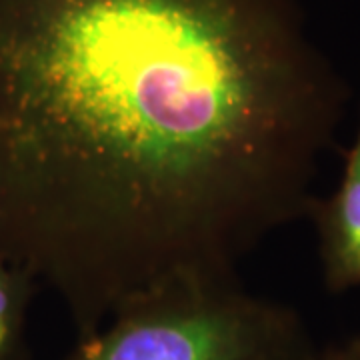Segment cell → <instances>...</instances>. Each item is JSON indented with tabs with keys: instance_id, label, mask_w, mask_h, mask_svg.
Returning a JSON list of instances; mask_svg holds the SVG:
<instances>
[{
	"instance_id": "cell-1",
	"label": "cell",
	"mask_w": 360,
	"mask_h": 360,
	"mask_svg": "<svg viewBox=\"0 0 360 360\" xmlns=\"http://www.w3.org/2000/svg\"><path fill=\"white\" fill-rule=\"evenodd\" d=\"M348 98L298 0H0V238L89 338L310 219Z\"/></svg>"
},
{
	"instance_id": "cell-2",
	"label": "cell",
	"mask_w": 360,
	"mask_h": 360,
	"mask_svg": "<svg viewBox=\"0 0 360 360\" xmlns=\"http://www.w3.org/2000/svg\"><path fill=\"white\" fill-rule=\"evenodd\" d=\"M292 307L236 276H174L124 300L66 360H316Z\"/></svg>"
},
{
	"instance_id": "cell-3",
	"label": "cell",
	"mask_w": 360,
	"mask_h": 360,
	"mask_svg": "<svg viewBox=\"0 0 360 360\" xmlns=\"http://www.w3.org/2000/svg\"><path fill=\"white\" fill-rule=\"evenodd\" d=\"M319 234L322 278L330 292L360 288V122L336 191L310 212Z\"/></svg>"
},
{
	"instance_id": "cell-4",
	"label": "cell",
	"mask_w": 360,
	"mask_h": 360,
	"mask_svg": "<svg viewBox=\"0 0 360 360\" xmlns=\"http://www.w3.org/2000/svg\"><path fill=\"white\" fill-rule=\"evenodd\" d=\"M28 281L0 262V360H22Z\"/></svg>"
},
{
	"instance_id": "cell-5",
	"label": "cell",
	"mask_w": 360,
	"mask_h": 360,
	"mask_svg": "<svg viewBox=\"0 0 360 360\" xmlns=\"http://www.w3.org/2000/svg\"><path fill=\"white\" fill-rule=\"evenodd\" d=\"M316 360H360V333L348 336L333 347L319 350Z\"/></svg>"
}]
</instances>
